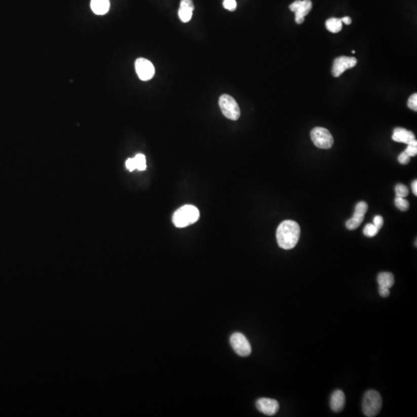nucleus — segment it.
<instances>
[{"label": "nucleus", "instance_id": "nucleus-25", "mask_svg": "<svg viewBox=\"0 0 417 417\" xmlns=\"http://www.w3.org/2000/svg\"><path fill=\"white\" fill-rule=\"evenodd\" d=\"M223 7L229 11H234L237 8L236 0H223Z\"/></svg>", "mask_w": 417, "mask_h": 417}, {"label": "nucleus", "instance_id": "nucleus-8", "mask_svg": "<svg viewBox=\"0 0 417 417\" xmlns=\"http://www.w3.org/2000/svg\"><path fill=\"white\" fill-rule=\"evenodd\" d=\"M135 70L138 78L143 82L149 81L155 75L154 65L147 59H137L135 61Z\"/></svg>", "mask_w": 417, "mask_h": 417}, {"label": "nucleus", "instance_id": "nucleus-15", "mask_svg": "<svg viewBox=\"0 0 417 417\" xmlns=\"http://www.w3.org/2000/svg\"><path fill=\"white\" fill-rule=\"evenodd\" d=\"M378 287H383L390 289L394 284L395 279L393 274L390 272H382L378 275L377 278Z\"/></svg>", "mask_w": 417, "mask_h": 417}, {"label": "nucleus", "instance_id": "nucleus-2", "mask_svg": "<svg viewBox=\"0 0 417 417\" xmlns=\"http://www.w3.org/2000/svg\"><path fill=\"white\" fill-rule=\"evenodd\" d=\"M200 218V211L193 205H185L178 209L172 216V222L178 228L186 226L195 223Z\"/></svg>", "mask_w": 417, "mask_h": 417}, {"label": "nucleus", "instance_id": "nucleus-6", "mask_svg": "<svg viewBox=\"0 0 417 417\" xmlns=\"http://www.w3.org/2000/svg\"><path fill=\"white\" fill-rule=\"evenodd\" d=\"M230 342H231L233 349L235 351L238 356L241 357H247L250 356L252 351L251 346L248 339L246 338V336L242 333L236 332L233 334Z\"/></svg>", "mask_w": 417, "mask_h": 417}, {"label": "nucleus", "instance_id": "nucleus-20", "mask_svg": "<svg viewBox=\"0 0 417 417\" xmlns=\"http://www.w3.org/2000/svg\"><path fill=\"white\" fill-rule=\"evenodd\" d=\"M395 204H396V207L399 210H402V211H406L409 207V202L406 199L402 198V197H396V200H395Z\"/></svg>", "mask_w": 417, "mask_h": 417}, {"label": "nucleus", "instance_id": "nucleus-26", "mask_svg": "<svg viewBox=\"0 0 417 417\" xmlns=\"http://www.w3.org/2000/svg\"><path fill=\"white\" fill-rule=\"evenodd\" d=\"M410 158L411 157H409L405 151H403V153L399 155V157H398V160H399L400 164L407 165L408 163H409V161H410Z\"/></svg>", "mask_w": 417, "mask_h": 417}, {"label": "nucleus", "instance_id": "nucleus-28", "mask_svg": "<svg viewBox=\"0 0 417 417\" xmlns=\"http://www.w3.org/2000/svg\"><path fill=\"white\" fill-rule=\"evenodd\" d=\"M126 167L130 172L136 169V166H135V160L134 159H128L126 161Z\"/></svg>", "mask_w": 417, "mask_h": 417}, {"label": "nucleus", "instance_id": "nucleus-18", "mask_svg": "<svg viewBox=\"0 0 417 417\" xmlns=\"http://www.w3.org/2000/svg\"><path fill=\"white\" fill-rule=\"evenodd\" d=\"M134 160H135L136 169H138V170L144 171L146 169V159H145V156L144 155H137L134 158Z\"/></svg>", "mask_w": 417, "mask_h": 417}, {"label": "nucleus", "instance_id": "nucleus-27", "mask_svg": "<svg viewBox=\"0 0 417 417\" xmlns=\"http://www.w3.org/2000/svg\"><path fill=\"white\" fill-rule=\"evenodd\" d=\"M383 218L381 216H375L373 219V224L378 228V230L381 229L383 225Z\"/></svg>", "mask_w": 417, "mask_h": 417}, {"label": "nucleus", "instance_id": "nucleus-5", "mask_svg": "<svg viewBox=\"0 0 417 417\" xmlns=\"http://www.w3.org/2000/svg\"><path fill=\"white\" fill-rule=\"evenodd\" d=\"M311 138L315 146L322 149H328L334 144V138L326 128L317 127L311 132Z\"/></svg>", "mask_w": 417, "mask_h": 417}, {"label": "nucleus", "instance_id": "nucleus-16", "mask_svg": "<svg viewBox=\"0 0 417 417\" xmlns=\"http://www.w3.org/2000/svg\"><path fill=\"white\" fill-rule=\"evenodd\" d=\"M327 29L333 33H339L343 28V22L341 19L331 18L325 23Z\"/></svg>", "mask_w": 417, "mask_h": 417}, {"label": "nucleus", "instance_id": "nucleus-14", "mask_svg": "<svg viewBox=\"0 0 417 417\" xmlns=\"http://www.w3.org/2000/svg\"><path fill=\"white\" fill-rule=\"evenodd\" d=\"M91 7L92 11L97 15H104L109 11V0H91Z\"/></svg>", "mask_w": 417, "mask_h": 417}, {"label": "nucleus", "instance_id": "nucleus-10", "mask_svg": "<svg viewBox=\"0 0 417 417\" xmlns=\"http://www.w3.org/2000/svg\"><path fill=\"white\" fill-rule=\"evenodd\" d=\"M256 406L262 413L267 415H274L279 410V403L276 399L261 398L256 401Z\"/></svg>", "mask_w": 417, "mask_h": 417}, {"label": "nucleus", "instance_id": "nucleus-12", "mask_svg": "<svg viewBox=\"0 0 417 417\" xmlns=\"http://www.w3.org/2000/svg\"><path fill=\"white\" fill-rule=\"evenodd\" d=\"M392 138L396 142L405 143L406 145L415 140V135L412 132L403 128H395Z\"/></svg>", "mask_w": 417, "mask_h": 417}, {"label": "nucleus", "instance_id": "nucleus-21", "mask_svg": "<svg viewBox=\"0 0 417 417\" xmlns=\"http://www.w3.org/2000/svg\"><path fill=\"white\" fill-rule=\"evenodd\" d=\"M395 189H396V197L405 198L409 195V189H408L407 186L403 185V184H398Z\"/></svg>", "mask_w": 417, "mask_h": 417}, {"label": "nucleus", "instance_id": "nucleus-31", "mask_svg": "<svg viewBox=\"0 0 417 417\" xmlns=\"http://www.w3.org/2000/svg\"><path fill=\"white\" fill-rule=\"evenodd\" d=\"M412 190L414 195L417 196V181L415 180L412 184Z\"/></svg>", "mask_w": 417, "mask_h": 417}, {"label": "nucleus", "instance_id": "nucleus-11", "mask_svg": "<svg viewBox=\"0 0 417 417\" xmlns=\"http://www.w3.org/2000/svg\"><path fill=\"white\" fill-rule=\"evenodd\" d=\"M194 10V5L193 0H181L180 7L178 12L181 21L183 23L189 21L193 17Z\"/></svg>", "mask_w": 417, "mask_h": 417}, {"label": "nucleus", "instance_id": "nucleus-9", "mask_svg": "<svg viewBox=\"0 0 417 417\" xmlns=\"http://www.w3.org/2000/svg\"><path fill=\"white\" fill-rule=\"evenodd\" d=\"M357 64V60L355 57H338L334 60L332 67V75L335 78L341 76L346 70L356 67Z\"/></svg>", "mask_w": 417, "mask_h": 417}, {"label": "nucleus", "instance_id": "nucleus-4", "mask_svg": "<svg viewBox=\"0 0 417 417\" xmlns=\"http://www.w3.org/2000/svg\"><path fill=\"white\" fill-rule=\"evenodd\" d=\"M219 105L222 114L228 119L237 121L240 117V109L236 100L229 94H222L219 99Z\"/></svg>", "mask_w": 417, "mask_h": 417}, {"label": "nucleus", "instance_id": "nucleus-23", "mask_svg": "<svg viewBox=\"0 0 417 417\" xmlns=\"http://www.w3.org/2000/svg\"><path fill=\"white\" fill-rule=\"evenodd\" d=\"M368 205L365 202H359L356 206L355 213L356 214L365 215L368 210Z\"/></svg>", "mask_w": 417, "mask_h": 417}, {"label": "nucleus", "instance_id": "nucleus-1", "mask_svg": "<svg viewBox=\"0 0 417 417\" xmlns=\"http://www.w3.org/2000/svg\"><path fill=\"white\" fill-rule=\"evenodd\" d=\"M300 235V228L297 222L290 219L284 220L277 230V241L281 248L291 250L297 245Z\"/></svg>", "mask_w": 417, "mask_h": 417}, {"label": "nucleus", "instance_id": "nucleus-7", "mask_svg": "<svg viewBox=\"0 0 417 417\" xmlns=\"http://www.w3.org/2000/svg\"><path fill=\"white\" fill-rule=\"evenodd\" d=\"M289 9L295 13V21L297 24H301L312 9L311 0H297L289 6Z\"/></svg>", "mask_w": 417, "mask_h": 417}, {"label": "nucleus", "instance_id": "nucleus-24", "mask_svg": "<svg viewBox=\"0 0 417 417\" xmlns=\"http://www.w3.org/2000/svg\"><path fill=\"white\" fill-rule=\"evenodd\" d=\"M408 107L411 109V110H415L416 111L417 110V94H413L412 95L410 96V98H409L408 100L407 103Z\"/></svg>", "mask_w": 417, "mask_h": 417}, {"label": "nucleus", "instance_id": "nucleus-3", "mask_svg": "<svg viewBox=\"0 0 417 417\" xmlns=\"http://www.w3.org/2000/svg\"><path fill=\"white\" fill-rule=\"evenodd\" d=\"M383 400L381 396L375 390H368L362 401V411L368 417L376 416L381 410Z\"/></svg>", "mask_w": 417, "mask_h": 417}, {"label": "nucleus", "instance_id": "nucleus-17", "mask_svg": "<svg viewBox=\"0 0 417 417\" xmlns=\"http://www.w3.org/2000/svg\"><path fill=\"white\" fill-rule=\"evenodd\" d=\"M364 218H365V215L356 214V213H354L352 218H351L350 219H349V220L346 222V228H347L349 231H353V230L357 229V228L360 226L361 224H362V222H363Z\"/></svg>", "mask_w": 417, "mask_h": 417}, {"label": "nucleus", "instance_id": "nucleus-22", "mask_svg": "<svg viewBox=\"0 0 417 417\" xmlns=\"http://www.w3.org/2000/svg\"><path fill=\"white\" fill-rule=\"evenodd\" d=\"M405 153L409 156V157H414L417 155V141L416 140L411 141L407 145V148L405 150Z\"/></svg>", "mask_w": 417, "mask_h": 417}, {"label": "nucleus", "instance_id": "nucleus-13", "mask_svg": "<svg viewBox=\"0 0 417 417\" xmlns=\"http://www.w3.org/2000/svg\"><path fill=\"white\" fill-rule=\"evenodd\" d=\"M346 404V396L342 390H335L330 399V406L334 412H339L343 410Z\"/></svg>", "mask_w": 417, "mask_h": 417}, {"label": "nucleus", "instance_id": "nucleus-30", "mask_svg": "<svg viewBox=\"0 0 417 417\" xmlns=\"http://www.w3.org/2000/svg\"><path fill=\"white\" fill-rule=\"evenodd\" d=\"M343 23H346V25H350L352 23V19L349 17H345L341 19Z\"/></svg>", "mask_w": 417, "mask_h": 417}, {"label": "nucleus", "instance_id": "nucleus-29", "mask_svg": "<svg viewBox=\"0 0 417 417\" xmlns=\"http://www.w3.org/2000/svg\"><path fill=\"white\" fill-rule=\"evenodd\" d=\"M378 294L383 297H387L390 294V289L387 288H383V287H378Z\"/></svg>", "mask_w": 417, "mask_h": 417}, {"label": "nucleus", "instance_id": "nucleus-19", "mask_svg": "<svg viewBox=\"0 0 417 417\" xmlns=\"http://www.w3.org/2000/svg\"><path fill=\"white\" fill-rule=\"evenodd\" d=\"M378 229L373 223H368L363 230L364 235L368 237H373L378 234Z\"/></svg>", "mask_w": 417, "mask_h": 417}]
</instances>
